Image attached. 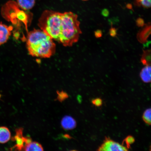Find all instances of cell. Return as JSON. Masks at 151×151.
<instances>
[{"label":"cell","mask_w":151,"mask_h":151,"mask_svg":"<svg viewBox=\"0 0 151 151\" xmlns=\"http://www.w3.org/2000/svg\"><path fill=\"white\" fill-rule=\"evenodd\" d=\"M141 80L143 82L148 83L151 81V68L150 65H146L142 69L140 73Z\"/></svg>","instance_id":"cell-11"},{"label":"cell","mask_w":151,"mask_h":151,"mask_svg":"<svg viewBox=\"0 0 151 151\" xmlns=\"http://www.w3.org/2000/svg\"><path fill=\"white\" fill-rule=\"evenodd\" d=\"M25 151H43V148L41 145L36 142L31 141L28 143L24 148Z\"/></svg>","instance_id":"cell-12"},{"label":"cell","mask_w":151,"mask_h":151,"mask_svg":"<svg viewBox=\"0 0 151 151\" xmlns=\"http://www.w3.org/2000/svg\"><path fill=\"white\" fill-rule=\"evenodd\" d=\"M78 16L71 12L62 13L59 42L65 47H71L78 42L82 31Z\"/></svg>","instance_id":"cell-2"},{"label":"cell","mask_w":151,"mask_h":151,"mask_svg":"<svg viewBox=\"0 0 151 151\" xmlns=\"http://www.w3.org/2000/svg\"><path fill=\"white\" fill-rule=\"evenodd\" d=\"M109 33L111 37H116L117 35V29L116 28L113 27L112 26L109 29Z\"/></svg>","instance_id":"cell-19"},{"label":"cell","mask_w":151,"mask_h":151,"mask_svg":"<svg viewBox=\"0 0 151 151\" xmlns=\"http://www.w3.org/2000/svg\"><path fill=\"white\" fill-rule=\"evenodd\" d=\"M137 34V40L139 42L144 43L147 41L151 31V24L150 23L145 24Z\"/></svg>","instance_id":"cell-7"},{"label":"cell","mask_w":151,"mask_h":151,"mask_svg":"<svg viewBox=\"0 0 151 151\" xmlns=\"http://www.w3.org/2000/svg\"><path fill=\"white\" fill-rule=\"evenodd\" d=\"M23 131L22 128L17 129L16 131V135L13 138V140L16 141V144L13 148L16 150H24V147L28 143L32 141L30 138L28 137H24L22 135Z\"/></svg>","instance_id":"cell-5"},{"label":"cell","mask_w":151,"mask_h":151,"mask_svg":"<svg viewBox=\"0 0 151 151\" xmlns=\"http://www.w3.org/2000/svg\"><path fill=\"white\" fill-rule=\"evenodd\" d=\"M142 63L145 65H151V50H143V53L141 58Z\"/></svg>","instance_id":"cell-13"},{"label":"cell","mask_w":151,"mask_h":151,"mask_svg":"<svg viewBox=\"0 0 151 151\" xmlns=\"http://www.w3.org/2000/svg\"><path fill=\"white\" fill-rule=\"evenodd\" d=\"M36 0H17L19 7L24 10L32 9L35 6Z\"/></svg>","instance_id":"cell-10"},{"label":"cell","mask_w":151,"mask_h":151,"mask_svg":"<svg viewBox=\"0 0 151 151\" xmlns=\"http://www.w3.org/2000/svg\"><path fill=\"white\" fill-rule=\"evenodd\" d=\"M151 113L150 109H147L143 113L142 117L143 121L149 125H150L151 123Z\"/></svg>","instance_id":"cell-15"},{"label":"cell","mask_w":151,"mask_h":151,"mask_svg":"<svg viewBox=\"0 0 151 151\" xmlns=\"http://www.w3.org/2000/svg\"><path fill=\"white\" fill-rule=\"evenodd\" d=\"M26 46L30 55L36 57L50 58L56 52L53 39L41 30L35 29L28 33Z\"/></svg>","instance_id":"cell-1"},{"label":"cell","mask_w":151,"mask_h":151,"mask_svg":"<svg viewBox=\"0 0 151 151\" xmlns=\"http://www.w3.org/2000/svg\"><path fill=\"white\" fill-rule=\"evenodd\" d=\"M102 14L104 17H108L109 15V11L106 9H104V10L102 12Z\"/></svg>","instance_id":"cell-21"},{"label":"cell","mask_w":151,"mask_h":151,"mask_svg":"<svg viewBox=\"0 0 151 151\" xmlns=\"http://www.w3.org/2000/svg\"><path fill=\"white\" fill-rule=\"evenodd\" d=\"M62 127L66 130L74 129L76 126V122L73 118L69 116H65L62 119L61 122Z\"/></svg>","instance_id":"cell-8"},{"label":"cell","mask_w":151,"mask_h":151,"mask_svg":"<svg viewBox=\"0 0 151 151\" xmlns=\"http://www.w3.org/2000/svg\"><path fill=\"white\" fill-rule=\"evenodd\" d=\"M134 138L133 137L131 136H128L124 139V142L126 143L127 148H129L131 145L134 142Z\"/></svg>","instance_id":"cell-16"},{"label":"cell","mask_w":151,"mask_h":151,"mask_svg":"<svg viewBox=\"0 0 151 151\" xmlns=\"http://www.w3.org/2000/svg\"><path fill=\"white\" fill-rule=\"evenodd\" d=\"M11 133L8 128L5 126L0 127V143L4 144L10 140Z\"/></svg>","instance_id":"cell-9"},{"label":"cell","mask_w":151,"mask_h":151,"mask_svg":"<svg viewBox=\"0 0 151 151\" xmlns=\"http://www.w3.org/2000/svg\"><path fill=\"white\" fill-rule=\"evenodd\" d=\"M103 33L101 30H97L94 32V35L96 38H99L102 36Z\"/></svg>","instance_id":"cell-20"},{"label":"cell","mask_w":151,"mask_h":151,"mask_svg":"<svg viewBox=\"0 0 151 151\" xmlns=\"http://www.w3.org/2000/svg\"><path fill=\"white\" fill-rule=\"evenodd\" d=\"M12 29V26H7L0 22V46L7 42Z\"/></svg>","instance_id":"cell-6"},{"label":"cell","mask_w":151,"mask_h":151,"mask_svg":"<svg viewBox=\"0 0 151 151\" xmlns=\"http://www.w3.org/2000/svg\"><path fill=\"white\" fill-rule=\"evenodd\" d=\"M137 6H142L145 8H150L151 0H135Z\"/></svg>","instance_id":"cell-14"},{"label":"cell","mask_w":151,"mask_h":151,"mask_svg":"<svg viewBox=\"0 0 151 151\" xmlns=\"http://www.w3.org/2000/svg\"><path fill=\"white\" fill-rule=\"evenodd\" d=\"M136 24L138 27H142L145 24L144 21L142 18H138L136 21Z\"/></svg>","instance_id":"cell-18"},{"label":"cell","mask_w":151,"mask_h":151,"mask_svg":"<svg viewBox=\"0 0 151 151\" xmlns=\"http://www.w3.org/2000/svg\"><path fill=\"white\" fill-rule=\"evenodd\" d=\"M82 1H88V0H82Z\"/></svg>","instance_id":"cell-22"},{"label":"cell","mask_w":151,"mask_h":151,"mask_svg":"<svg viewBox=\"0 0 151 151\" xmlns=\"http://www.w3.org/2000/svg\"><path fill=\"white\" fill-rule=\"evenodd\" d=\"M62 13L52 10L44 11L39 20L41 30L53 40L59 42Z\"/></svg>","instance_id":"cell-3"},{"label":"cell","mask_w":151,"mask_h":151,"mask_svg":"<svg viewBox=\"0 0 151 151\" xmlns=\"http://www.w3.org/2000/svg\"><path fill=\"white\" fill-rule=\"evenodd\" d=\"M92 103L96 106H100L102 104V101L99 98H97L92 101Z\"/></svg>","instance_id":"cell-17"},{"label":"cell","mask_w":151,"mask_h":151,"mask_svg":"<svg viewBox=\"0 0 151 151\" xmlns=\"http://www.w3.org/2000/svg\"><path fill=\"white\" fill-rule=\"evenodd\" d=\"M99 151H127L126 147L118 142L112 140L108 137H106L101 146L98 149Z\"/></svg>","instance_id":"cell-4"}]
</instances>
